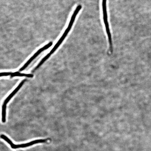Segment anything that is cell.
<instances>
[{
    "label": "cell",
    "mask_w": 151,
    "mask_h": 151,
    "mask_svg": "<svg viewBox=\"0 0 151 151\" xmlns=\"http://www.w3.org/2000/svg\"><path fill=\"white\" fill-rule=\"evenodd\" d=\"M1 139H4L5 141L8 143L11 148L14 150H16L21 148H25L33 146V145L39 144V143H46L52 140L50 138L44 139H35V140L32 141L27 143H22L20 144H15L13 143L10 139L6 136V135L1 134Z\"/></svg>",
    "instance_id": "1"
},
{
    "label": "cell",
    "mask_w": 151,
    "mask_h": 151,
    "mask_svg": "<svg viewBox=\"0 0 151 151\" xmlns=\"http://www.w3.org/2000/svg\"><path fill=\"white\" fill-rule=\"evenodd\" d=\"M107 0H102V10L103 19L104 24L106 31L108 37H111V33L108 20V15H107Z\"/></svg>",
    "instance_id": "2"
},
{
    "label": "cell",
    "mask_w": 151,
    "mask_h": 151,
    "mask_svg": "<svg viewBox=\"0 0 151 151\" xmlns=\"http://www.w3.org/2000/svg\"><path fill=\"white\" fill-rule=\"evenodd\" d=\"M53 43L52 42H50L45 45L44 46L42 47L40 50L37 51L34 55L28 60L27 62L24 64L23 67H22L19 70L20 71H22L24 70L26 68H27L29 64L32 62L34 60H35L37 57L39 55L41 52L47 50V49L50 48V47L52 46Z\"/></svg>",
    "instance_id": "3"
},
{
    "label": "cell",
    "mask_w": 151,
    "mask_h": 151,
    "mask_svg": "<svg viewBox=\"0 0 151 151\" xmlns=\"http://www.w3.org/2000/svg\"><path fill=\"white\" fill-rule=\"evenodd\" d=\"M26 81V80H24L20 83V84L18 85V86L17 87L16 89L12 92V93L9 94L8 97L5 100L3 103L4 105H7V103H8L9 101H10V99H12L13 96H14L15 94L18 91L20 90V88H21L22 86H23L24 83Z\"/></svg>",
    "instance_id": "4"
},
{
    "label": "cell",
    "mask_w": 151,
    "mask_h": 151,
    "mask_svg": "<svg viewBox=\"0 0 151 151\" xmlns=\"http://www.w3.org/2000/svg\"><path fill=\"white\" fill-rule=\"evenodd\" d=\"M11 77L15 76L26 77L28 78H32L33 77V75L31 74H25V73H22L19 72H15L12 73L11 75Z\"/></svg>",
    "instance_id": "5"
},
{
    "label": "cell",
    "mask_w": 151,
    "mask_h": 151,
    "mask_svg": "<svg viewBox=\"0 0 151 151\" xmlns=\"http://www.w3.org/2000/svg\"><path fill=\"white\" fill-rule=\"evenodd\" d=\"M6 105L3 104L2 111V121L4 123L6 122Z\"/></svg>",
    "instance_id": "6"
},
{
    "label": "cell",
    "mask_w": 151,
    "mask_h": 151,
    "mask_svg": "<svg viewBox=\"0 0 151 151\" xmlns=\"http://www.w3.org/2000/svg\"><path fill=\"white\" fill-rule=\"evenodd\" d=\"M12 73L9 72L1 73V76H7L11 75Z\"/></svg>",
    "instance_id": "7"
},
{
    "label": "cell",
    "mask_w": 151,
    "mask_h": 151,
    "mask_svg": "<svg viewBox=\"0 0 151 151\" xmlns=\"http://www.w3.org/2000/svg\"></svg>",
    "instance_id": "8"
}]
</instances>
